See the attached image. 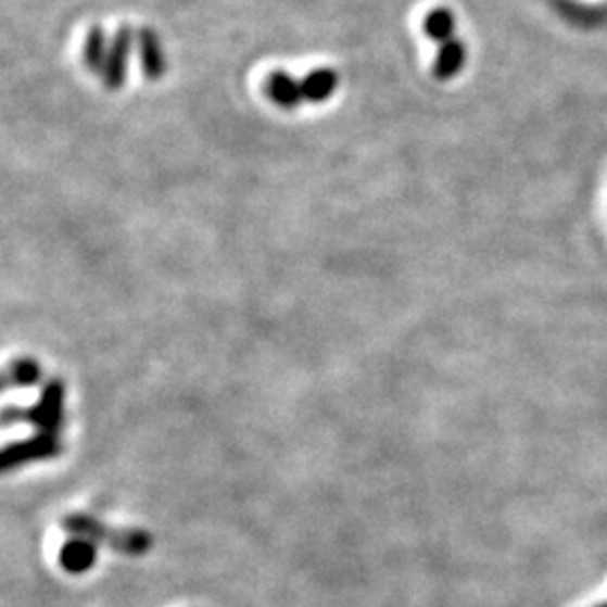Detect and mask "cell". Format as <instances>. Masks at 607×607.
I'll return each instance as SVG.
<instances>
[{
  "mask_svg": "<svg viewBox=\"0 0 607 607\" xmlns=\"http://www.w3.org/2000/svg\"><path fill=\"white\" fill-rule=\"evenodd\" d=\"M63 403H66V385L63 380L52 378L39 394V401L27 412V421L39 432L61 434L63 428Z\"/></svg>",
  "mask_w": 607,
  "mask_h": 607,
  "instance_id": "6da1fadb",
  "label": "cell"
},
{
  "mask_svg": "<svg viewBox=\"0 0 607 607\" xmlns=\"http://www.w3.org/2000/svg\"><path fill=\"white\" fill-rule=\"evenodd\" d=\"M56 455H61V439L56 434L39 432L37 437L10 443L3 453V468L14 470L29 461H43Z\"/></svg>",
  "mask_w": 607,
  "mask_h": 607,
  "instance_id": "7a4b0ae2",
  "label": "cell"
},
{
  "mask_svg": "<svg viewBox=\"0 0 607 607\" xmlns=\"http://www.w3.org/2000/svg\"><path fill=\"white\" fill-rule=\"evenodd\" d=\"M131 46H134V35L129 27H122L111 48H109V56H106V66H104V84L111 90H117L124 86L126 79V61H129L131 54Z\"/></svg>",
  "mask_w": 607,
  "mask_h": 607,
  "instance_id": "3957f363",
  "label": "cell"
},
{
  "mask_svg": "<svg viewBox=\"0 0 607 607\" xmlns=\"http://www.w3.org/2000/svg\"><path fill=\"white\" fill-rule=\"evenodd\" d=\"M264 90L268 94V100L279 109H295L298 104L304 102L302 84L291 75H286L283 71H275L273 75H268Z\"/></svg>",
  "mask_w": 607,
  "mask_h": 607,
  "instance_id": "277c9868",
  "label": "cell"
},
{
  "mask_svg": "<svg viewBox=\"0 0 607 607\" xmlns=\"http://www.w3.org/2000/svg\"><path fill=\"white\" fill-rule=\"evenodd\" d=\"M138 50H140V61H142V73L155 81L165 75L167 63H165V52L163 46H160L155 31L144 27L138 31Z\"/></svg>",
  "mask_w": 607,
  "mask_h": 607,
  "instance_id": "5b68a950",
  "label": "cell"
},
{
  "mask_svg": "<svg viewBox=\"0 0 607 607\" xmlns=\"http://www.w3.org/2000/svg\"><path fill=\"white\" fill-rule=\"evenodd\" d=\"M302 98L311 104L327 102L338 88V75L331 68H317L308 73L302 81Z\"/></svg>",
  "mask_w": 607,
  "mask_h": 607,
  "instance_id": "8992f818",
  "label": "cell"
},
{
  "mask_svg": "<svg viewBox=\"0 0 607 607\" xmlns=\"http://www.w3.org/2000/svg\"><path fill=\"white\" fill-rule=\"evenodd\" d=\"M464 63H466V48H464V43L457 41V39H451V41L441 43V50L437 54L432 73L441 81L443 79H453L455 75L461 73Z\"/></svg>",
  "mask_w": 607,
  "mask_h": 607,
  "instance_id": "52a82bcc",
  "label": "cell"
},
{
  "mask_svg": "<svg viewBox=\"0 0 607 607\" xmlns=\"http://www.w3.org/2000/svg\"><path fill=\"white\" fill-rule=\"evenodd\" d=\"M109 41L102 25H92L86 35V46H84V61L92 73H104L106 56H109Z\"/></svg>",
  "mask_w": 607,
  "mask_h": 607,
  "instance_id": "ba28073f",
  "label": "cell"
},
{
  "mask_svg": "<svg viewBox=\"0 0 607 607\" xmlns=\"http://www.w3.org/2000/svg\"><path fill=\"white\" fill-rule=\"evenodd\" d=\"M423 31L439 43H445L455 39V14L448 8H434L432 12H428V16L423 18Z\"/></svg>",
  "mask_w": 607,
  "mask_h": 607,
  "instance_id": "9c48e42d",
  "label": "cell"
},
{
  "mask_svg": "<svg viewBox=\"0 0 607 607\" xmlns=\"http://www.w3.org/2000/svg\"><path fill=\"white\" fill-rule=\"evenodd\" d=\"M41 380V365L31 358L14 361L5 371L8 388H31Z\"/></svg>",
  "mask_w": 607,
  "mask_h": 607,
  "instance_id": "30bf717a",
  "label": "cell"
},
{
  "mask_svg": "<svg viewBox=\"0 0 607 607\" xmlns=\"http://www.w3.org/2000/svg\"><path fill=\"white\" fill-rule=\"evenodd\" d=\"M94 560V545L86 540H73L61 552V562L68 571H84Z\"/></svg>",
  "mask_w": 607,
  "mask_h": 607,
  "instance_id": "8fae6325",
  "label": "cell"
},
{
  "mask_svg": "<svg viewBox=\"0 0 607 607\" xmlns=\"http://www.w3.org/2000/svg\"><path fill=\"white\" fill-rule=\"evenodd\" d=\"M16 419H25L27 421V412H21V409H14V407H8L5 409V426H14Z\"/></svg>",
  "mask_w": 607,
  "mask_h": 607,
  "instance_id": "7c38bea8",
  "label": "cell"
}]
</instances>
